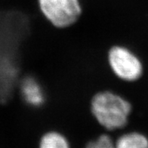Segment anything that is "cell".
Instances as JSON below:
<instances>
[{
  "label": "cell",
  "mask_w": 148,
  "mask_h": 148,
  "mask_svg": "<svg viewBox=\"0 0 148 148\" xmlns=\"http://www.w3.org/2000/svg\"><path fill=\"white\" fill-rule=\"evenodd\" d=\"M108 61L112 71L122 80L134 82L142 75V63L125 47L116 45L111 48L108 52Z\"/></svg>",
  "instance_id": "3957f363"
},
{
  "label": "cell",
  "mask_w": 148,
  "mask_h": 148,
  "mask_svg": "<svg viewBox=\"0 0 148 148\" xmlns=\"http://www.w3.org/2000/svg\"><path fill=\"white\" fill-rule=\"evenodd\" d=\"M38 5L45 18L58 28L73 25L82 13L80 0H38Z\"/></svg>",
  "instance_id": "7a4b0ae2"
},
{
  "label": "cell",
  "mask_w": 148,
  "mask_h": 148,
  "mask_svg": "<svg viewBox=\"0 0 148 148\" xmlns=\"http://www.w3.org/2000/svg\"><path fill=\"white\" fill-rule=\"evenodd\" d=\"M85 148H116L115 142L108 134H103L90 140Z\"/></svg>",
  "instance_id": "52a82bcc"
},
{
  "label": "cell",
  "mask_w": 148,
  "mask_h": 148,
  "mask_svg": "<svg viewBox=\"0 0 148 148\" xmlns=\"http://www.w3.org/2000/svg\"><path fill=\"white\" fill-rule=\"evenodd\" d=\"M23 100L32 107H40L45 101V94L40 83L33 76H27L21 83Z\"/></svg>",
  "instance_id": "277c9868"
},
{
  "label": "cell",
  "mask_w": 148,
  "mask_h": 148,
  "mask_svg": "<svg viewBox=\"0 0 148 148\" xmlns=\"http://www.w3.org/2000/svg\"><path fill=\"white\" fill-rule=\"evenodd\" d=\"M38 148H70V145L68 139L64 134L51 131L41 137Z\"/></svg>",
  "instance_id": "8992f818"
},
{
  "label": "cell",
  "mask_w": 148,
  "mask_h": 148,
  "mask_svg": "<svg viewBox=\"0 0 148 148\" xmlns=\"http://www.w3.org/2000/svg\"><path fill=\"white\" fill-rule=\"evenodd\" d=\"M94 117L108 131L123 129L128 123L132 105L126 99L114 92L105 91L96 94L92 100Z\"/></svg>",
  "instance_id": "6da1fadb"
},
{
  "label": "cell",
  "mask_w": 148,
  "mask_h": 148,
  "mask_svg": "<svg viewBox=\"0 0 148 148\" xmlns=\"http://www.w3.org/2000/svg\"><path fill=\"white\" fill-rule=\"evenodd\" d=\"M116 148H148V138L141 133L132 132L122 134L115 141Z\"/></svg>",
  "instance_id": "5b68a950"
}]
</instances>
